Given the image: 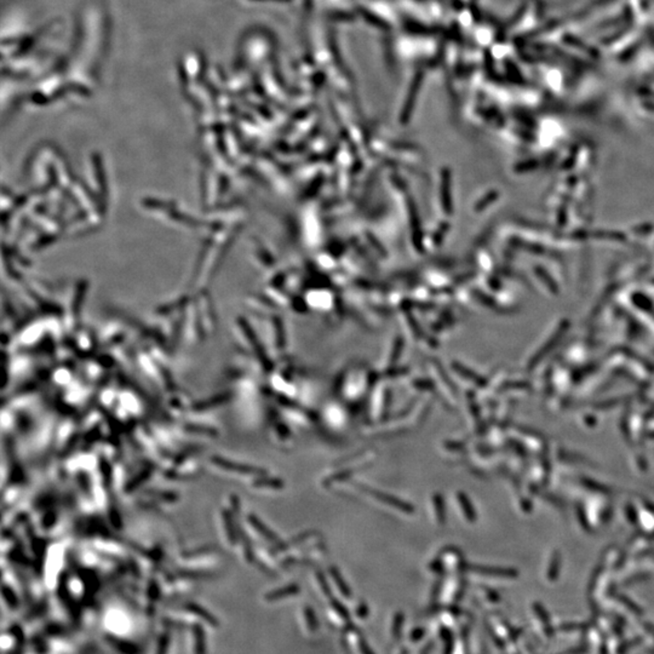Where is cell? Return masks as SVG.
Instances as JSON below:
<instances>
[{
  "instance_id": "7c38bea8",
  "label": "cell",
  "mask_w": 654,
  "mask_h": 654,
  "mask_svg": "<svg viewBox=\"0 0 654 654\" xmlns=\"http://www.w3.org/2000/svg\"><path fill=\"white\" fill-rule=\"evenodd\" d=\"M446 449H449V451H459V449L463 448V446L461 445L459 442L455 441H446L445 446H443Z\"/></svg>"
},
{
  "instance_id": "8992f818",
  "label": "cell",
  "mask_w": 654,
  "mask_h": 654,
  "mask_svg": "<svg viewBox=\"0 0 654 654\" xmlns=\"http://www.w3.org/2000/svg\"><path fill=\"white\" fill-rule=\"evenodd\" d=\"M452 367H453V370L458 373V375H461L462 377H464V378L469 379V380H471V382L476 383V384H482V380H481V378L476 375V373L471 372L470 370H468L467 367L462 366L461 364L453 363V364H452Z\"/></svg>"
},
{
  "instance_id": "277c9868",
  "label": "cell",
  "mask_w": 654,
  "mask_h": 654,
  "mask_svg": "<svg viewBox=\"0 0 654 654\" xmlns=\"http://www.w3.org/2000/svg\"><path fill=\"white\" fill-rule=\"evenodd\" d=\"M457 498H458V503H459V505H461V509H462V511H463L464 516L467 517L469 521H474L475 518H476V514H475L474 508H473V505H471V503L469 501V498H468V496L464 495L463 492H459L458 496H457Z\"/></svg>"
},
{
  "instance_id": "30bf717a",
  "label": "cell",
  "mask_w": 654,
  "mask_h": 654,
  "mask_svg": "<svg viewBox=\"0 0 654 654\" xmlns=\"http://www.w3.org/2000/svg\"><path fill=\"white\" fill-rule=\"evenodd\" d=\"M401 351H402V341H401V338H399L398 341H396L394 350H393V354H391V361H390L391 365H394V364H396V361H399V357H400Z\"/></svg>"
},
{
  "instance_id": "9a60e30c",
  "label": "cell",
  "mask_w": 654,
  "mask_h": 654,
  "mask_svg": "<svg viewBox=\"0 0 654 654\" xmlns=\"http://www.w3.org/2000/svg\"><path fill=\"white\" fill-rule=\"evenodd\" d=\"M276 2H284V0H276Z\"/></svg>"
},
{
  "instance_id": "5b68a950",
  "label": "cell",
  "mask_w": 654,
  "mask_h": 654,
  "mask_svg": "<svg viewBox=\"0 0 654 654\" xmlns=\"http://www.w3.org/2000/svg\"><path fill=\"white\" fill-rule=\"evenodd\" d=\"M250 522L254 528H256L257 531H258L260 534H262L264 538L270 540L272 543H278L279 542L278 536H276V534H274V532H273V531H270L268 527L264 526L263 522H260L258 518L254 517V516L250 517Z\"/></svg>"
},
{
  "instance_id": "6da1fadb",
  "label": "cell",
  "mask_w": 654,
  "mask_h": 654,
  "mask_svg": "<svg viewBox=\"0 0 654 654\" xmlns=\"http://www.w3.org/2000/svg\"><path fill=\"white\" fill-rule=\"evenodd\" d=\"M360 488L364 493H366L367 496L372 497V498L376 499V501L383 503V504L386 505V507H390L393 509H395V510H399L407 515H412L414 512V507L411 504V503L402 501V499L398 498V497L389 495V493L383 492V490L371 488V487H367V486H360Z\"/></svg>"
},
{
  "instance_id": "9c48e42d",
  "label": "cell",
  "mask_w": 654,
  "mask_h": 654,
  "mask_svg": "<svg viewBox=\"0 0 654 654\" xmlns=\"http://www.w3.org/2000/svg\"><path fill=\"white\" fill-rule=\"evenodd\" d=\"M413 386L416 389H419V390H433L434 389V383L432 380L429 379H417L413 382Z\"/></svg>"
},
{
  "instance_id": "3957f363",
  "label": "cell",
  "mask_w": 654,
  "mask_h": 654,
  "mask_svg": "<svg viewBox=\"0 0 654 654\" xmlns=\"http://www.w3.org/2000/svg\"><path fill=\"white\" fill-rule=\"evenodd\" d=\"M420 83H422V74H418V75H416V77H414L413 83H412V86H411V90H410V96H408V99L406 101V105H405L404 113H402V118H404L405 120L410 118L408 115H410V113L412 111V106H413V102H414V96H416V93L418 92V90H419Z\"/></svg>"
},
{
  "instance_id": "5bb4252c",
  "label": "cell",
  "mask_w": 654,
  "mask_h": 654,
  "mask_svg": "<svg viewBox=\"0 0 654 654\" xmlns=\"http://www.w3.org/2000/svg\"><path fill=\"white\" fill-rule=\"evenodd\" d=\"M180 75H181V79H182V81L184 80L185 83H187V73H185L184 68L182 67V66L180 67Z\"/></svg>"
},
{
  "instance_id": "8fae6325",
  "label": "cell",
  "mask_w": 654,
  "mask_h": 654,
  "mask_svg": "<svg viewBox=\"0 0 654 654\" xmlns=\"http://www.w3.org/2000/svg\"><path fill=\"white\" fill-rule=\"evenodd\" d=\"M67 89L71 91H75V92L78 93H81V95H90V90L80 84H69Z\"/></svg>"
},
{
  "instance_id": "4fadbf2b",
  "label": "cell",
  "mask_w": 654,
  "mask_h": 654,
  "mask_svg": "<svg viewBox=\"0 0 654 654\" xmlns=\"http://www.w3.org/2000/svg\"><path fill=\"white\" fill-rule=\"evenodd\" d=\"M406 373H408V369H394L389 371V372H386V376L396 377V376L406 375Z\"/></svg>"
},
{
  "instance_id": "ba28073f",
  "label": "cell",
  "mask_w": 654,
  "mask_h": 654,
  "mask_svg": "<svg viewBox=\"0 0 654 654\" xmlns=\"http://www.w3.org/2000/svg\"><path fill=\"white\" fill-rule=\"evenodd\" d=\"M361 14H363V16H364L365 20L369 22V23L372 24V26H376V27H379V28H389L388 24H386L384 21H382V18L377 17L376 15H373L372 12H370L369 10H363V11H361Z\"/></svg>"
},
{
  "instance_id": "52a82bcc",
  "label": "cell",
  "mask_w": 654,
  "mask_h": 654,
  "mask_svg": "<svg viewBox=\"0 0 654 654\" xmlns=\"http://www.w3.org/2000/svg\"><path fill=\"white\" fill-rule=\"evenodd\" d=\"M254 486L257 487H267V488H275L280 489L284 487V482L278 479H268V477H260L259 480L254 481Z\"/></svg>"
},
{
  "instance_id": "7a4b0ae2",
  "label": "cell",
  "mask_w": 654,
  "mask_h": 654,
  "mask_svg": "<svg viewBox=\"0 0 654 654\" xmlns=\"http://www.w3.org/2000/svg\"><path fill=\"white\" fill-rule=\"evenodd\" d=\"M433 507L435 511V517L438 520L440 526H445L447 521V515H446V504L443 497L440 493H434L433 496Z\"/></svg>"
}]
</instances>
